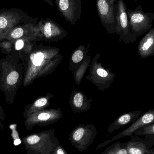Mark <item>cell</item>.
Instances as JSON below:
<instances>
[{"label": "cell", "instance_id": "6da1fadb", "mask_svg": "<svg viewBox=\"0 0 154 154\" xmlns=\"http://www.w3.org/2000/svg\"><path fill=\"white\" fill-rule=\"evenodd\" d=\"M60 49L35 43L27 55L20 57L24 66V87L30 86L39 78L52 74L63 58Z\"/></svg>", "mask_w": 154, "mask_h": 154}, {"label": "cell", "instance_id": "7a4b0ae2", "mask_svg": "<svg viewBox=\"0 0 154 154\" xmlns=\"http://www.w3.org/2000/svg\"><path fill=\"white\" fill-rule=\"evenodd\" d=\"M24 74V65L17 51L14 50L0 60V90L8 105L14 102L17 91L23 86Z\"/></svg>", "mask_w": 154, "mask_h": 154}, {"label": "cell", "instance_id": "3957f363", "mask_svg": "<svg viewBox=\"0 0 154 154\" xmlns=\"http://www.w3.org/2000/svg\"><path fill=\"white\" fill-rule=\"evenodd\" d=\"M38 18H33L23 10L16 8L0 10V42L5 39L14 27L24 23L37 24Z\"/></svg>", "mask_w": 154, "mask_h": 154}, {"label": "cell", "instance_id": "277c9868", "mask_svg": "<svg viewBox=\"0 0 154 154\" xmlns=\"http://www.w3.org/2000/svg\"><path fill=\"white\" fill-rule=\"evenodd\" d=\"M100 57L99 52L95 55L90 66L89 74L86 78L95 85L99 91L103 92L111 86L116 75L109 69L105 68L102 63L99 62Z\"/></svg>", "mask_w": 154, "mask_h": 154}, {"label": "cell", "instance_id": "5b68a950", "mask_svg": "<svg viewBox=\"0 0 154 154\" xmlns=\"http://www.w3.org/2000/svg\"><path fill=\"white\" fill-rule=\"evenodd\" d=\"M130 31L134 37L137 38L147 32L152 26L154 19L153 12L145 13L141 5L134 10L127 11Z\"/></svg>", "mask_w": 154, "mask_h": 154}, {"label": "cell", "instance_id": "8992f818", "mask_svg": "<svg viewBox=\"0 0 154 154\" xmlns=\"http://www.w3.org/2000/svg\"><path fill=\"white\" fill-rule=\"evenodd\" d=\"M127 7L124 0H118L115 7V20L116 22L115 34L119 36V41L125 44L134 43L137 38L134 37L130 31L127 15Z\"/></svg>", "mask_w": 154, "mask_h": 154}, {"label": "cell", "instance_id": "52a82bcc", "mask_svg": "<svg viewBox=\"0 0 154 154\" xmlns=\"http://www.w3.org/2000/svg\"><path fill=\"white\" fill-rule=\"evenodd\" d=\"M42 36V40L58 42L68 36V32L56 22L49 18L41 19L37 24Z\"/></svg>", "mask_w": 154, "mask_h": 154}, {"label": "cell", "instance_id": "ba28073f", "mask_svg": "<svg viewBox=\"0 0 154 154\" xmlns=\"http://www.w3.org/2000/svg\"><path fill=\"white\" fill-rule=\"evenodd\" d=\"M118 0H96V6L99 17L108 34H115V7Z\"/></svg>", "mask_w": 154, "mask_h": 154}, {"label": "cell", "instance_id": "9c48e42d", "mask_svg": "<svg viewBox=\"0 0 154 154\" xmlns=\"http://www.w3.org/2000/svg\"><path fill=\"white\" fill-rule=\"evenodd\" d=\"M5 39L10 41L12 43L18 39H22L33 43L42 41L37 24L32 23H24L14 27Z\"/></svg>", "mask_w": 154, "mask_h": 154}, {"label": "cell", "instance_id": "30bf717a", "mask_svg": "<svg viewBox=\"0 0 154 154\" xmlns=\"http://www.w3.org/2000/svg\"><path fill=\"white\" fill-rule=\"evenodd\" d=\"M58 11L71 25L80 20L82 14V0H55Z\"/></svg>", "mask_w": 154, "mask_h": 154}, {"label": "cell", "instance_id": "8fae6325", "mask_svg": "<svg viewBox=\"0 0 154 154\" xmlns=\"http://www.w3.org/2000/svg\"><path fill=\"white\" fill-rule=\"evenodd\" d=\"M154 109H150L147 112H146L143 116L139 117L138 119L134 122L132 125L128 128L118 134V135L113 137L111 140L106 141L103 143L98 146V148H101L103 146L108 144L113 141L117 139L126 136H132L133 133L136 131L138 128L146 125L148 124L154 123Z\"/></svg>", "mask_w": 154, "mask_h": 154}, {"label": "cell", "instance_id": "7c38bea8", "mask_svg": "<svg viewBox=\"0 0 154 154\" xmlns=\"http://www.w3.org/2000/svg\"><path fill=\"white\" fill-rule=\"evenodd\" d=\"M62 116L60 108L44 109L35 112L27 117L26 123L29 125L37 123H54Z\"/></svg>", "mask_w": 154, "mask_h": 154}, {"label": "cell", "instance_id": "4fadbf2b", "mask_svg": "<svg viewBox=\"0 0 154 154\" xmlns=\"http://www.w3.org/2000/svg\"><path fill=\"white\" fill-rule=\"evenodd\" d=\"M92 100L84 92L75 90L71 92L69 103L74 113H81L90 110Z\"/></svg>", "mask_w": 154, "mask_h": 154}, {"label": "cell", "instance_id": "5bb4252c", "mask_svg": "<svg viewBox=\"0 0 154 154\" xmlns=\"http://www.w3.org/2000/svg\"><path fill=\"white\" fill-rule=\"evenodd\" d=\"M137 53L143 59L154 55V28H151L138 43Z\"/></svg>", "mask_w": 154, "mask_h": 154}, {"label": "cell", "instance_id": "9a60e30c", "mask_svg": "<svg viewBox=\"0 0 154 154\" xmlns=\"http://www.w3.org/2000/svg\"><path fill=\"white\" fill-rule=\"evenodd\" d=\"M53 97V94L47 93L45 96L38 97L31 104L25 106L24 113V117H27L33 113L46 109L50 105V100Z\"/></svg>", "mask_w": 154, "mask_h": 154}, {"label": "cell", "instance_id": "2e32d148", "mask_svg": "<svg viewBox=\"0 0 154 154\" xmlns=\"http://www.w3.org/2000/svg\"><path fill=\"white\" fill-rule=\"evenodd\" d=\"M90 43L86 47L84 45L79 46L71 55L69 62V69L72 72L79 66L88 55Z\"/></svg>", "mask_w": 154, "mask_h": 154}, {"label": "cell", "instance_id": "e0dca14e", "mask_svg": "<svg viewBox=\"0 0 154 154\" xmlns=\"http://www.w3.org/2000/svg\"><path fill=\"white\" fill-rule=\"evenodd\" d=\"M141 113L142 112L140 110H137L126 113L120 116L109 126L108 132L109 133H112L113 131L121 128L125 125L134 122L139 118L141 116Z\"/></svg>", "mask_w": 154, "mask_h": 154}, {"label": "cell", "instance_id": "ac0fdd59", "mask_svg": "<svg viewBox=\"0 0 154 154\" xmlns=\"http://www.w3.org/2000/svg\"><path fill=\"white\" fill-rule=\"evenodd\" d=\"M96 129L93 125H80L74 128L71 133V139L75 144L82 143L89 135L96 134Z\"/></svg>", "mask_w": 154, "mask_h": 154}, {"label": "cell", "instance_id": "d6986e66", "mask_svg": "<svg viewBox=\"0 0 154 154\" xmlns=\"http://www.w3.org/2000/svg\"><path fill=\"white\" fill-rule=\"evenodd\" d=\"M91 61V56L88 55L82 64L73 71L74 80L77 85L80 84L87 69L90 66Z\"/></svg>", "mask_w": 154, "mask_h": 154}, {"label": "cell", "instance_id": "ffe728a7", "mask_svg": "<svg viewBox=\"0 0 154 154\" xmlns=\"http://www.w3.org/2000/svg\"><path fill=\"white\" fill-rule=\"evenodd\" d=\"M0 50L2 53L10 54L13 51L14 45L10 41L4 39L0 42Z\"/></svg>", "mask_w": 154, "mask_h": 154}, {"label": "cell", "instance_id": "44dd1931", "mask_svg": "<svg viewBox=\"0 0 154 154\" xmlns=\"http://www.w3.org/2000/svg\"><path fill=\"white\" fill-rule=\"evenodd\" d=\"M129 154H144L143 149L135 146H131L128 148Z\"/></svg>", "mask_w": 154, "mask_h": 154}, {"label": "cell", "instance_id": "7402d4cb", "mask_svg": "<svg viewBox=\"0 0 154 154\" xmlns=\"http://www.w3.org/2000/svg\"><path fill=\"white\" fill-rule=\"evenodd\" d=\"M40 141V137L37 135H33L27 138V143L29 144L33 145L38 143Z\"/></svg>", "mask_w": 154, "mask_h": 154}, {"label": "cell", "instance_id": "603a6c76", "mask_svg": "<svg viewBox=\"0 0 154 154\" xmlns=\"http://www.w3.org/2000/svg\"><path fill=\"white\" fill-rule=\"evenodd\" d=\"M113 154H128V152L125 148H120Z\"/></svg>", "mask_w": 154, "mask_h": 154}, {"label": "cell", "instance_id": "cb8c5ba5", "mask_svg": "<svg viewBox=\"0 0 154 154\" xmlns=\"http://www.w3.org/2000/svg\"><path fill=\"white\" fill-rule=\"evenodd\" d=\"M5 117V113L1 105H0V119H3Z\"/></svg>", "mask_w": 154, "mask_h": 154}, {"label": "cell", "instance_id": "d4e9b609", "mask_svg": "<svg viewBox=\"0 0 154 154\" xmlns=\"http://www.w3.org/2000/svg\"><path fill=\"white\" fill-rule=\"evenodd\" d=\"M42 1H44L46 3L48 4L50 6L54 7V4L53 2V0H42Z\"/></svg>", "mask_w": 154, "mask_h": 154}, {"label": "cell", "instance_id": "484cf974", "mask_svg": "<svg viewBox=\"0 0 154 154\" xmlns=\"http://www.w3.org/2000/svg\"><path fill=\"white\" fill-rule=\"evenodd\" d=\"M57 154H66L63 149L59 148L57 152Z\"/></svg>", "mask_w": 154, "mask_h": 154}, {"label": "cell", "instance_id": "4316f807", "mask_svg": "<svg viewBox=\"0 0 154 154\" xmlns=\"http://www.w3.org/2000/svg\"><path fill=\"white\" fill-rule=\"evenodd\" d=\"M21 141L20 139H17L16 140H14V143L15 146H18L20 145L21 143Z\"/></svg>", "mask_w": 154, "mask_h": 154}]
</instances>
